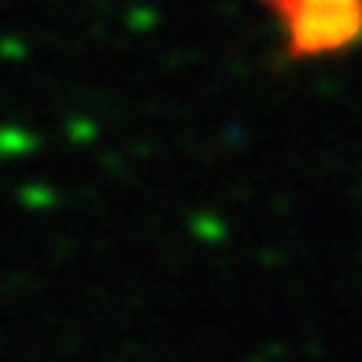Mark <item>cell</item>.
<instances>
[{"mask_svg": "<svg viewBox=\"0 0 362 362\" xmlns=\"http://www.w3.org/2000/svg\"><path fill=\"white\" fill-rule=\"evenodd\" d=\"M292 59H318L362 41V0H267Z\"/></svg>", "mask_w": 362, "mask_h": 362, "instance_id": "cell-1", "label": "cell"}]
</instances>
